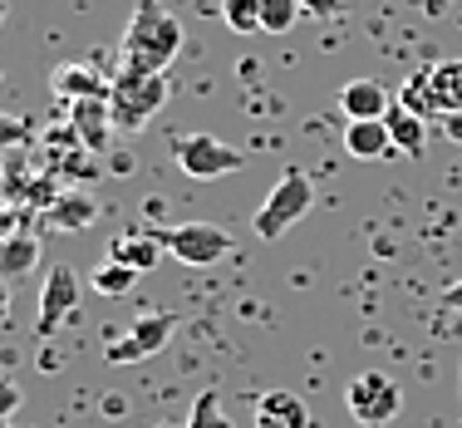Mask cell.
Returning a JSON list of instances; mask_svg holds the SVG:
<instances>
[{
    "label": "cell",
    "instance_id": "1",
    "mask_svg": "<svg viewBox=\"0 0 462 428\" xmlns=\"http://www.w3.org/2000/svg\"><path fill=\"white\" fill-rule=\"evenodd\" d=\"M182 50V25L158 0H138L118 40V70L124 74H168V64Z\"/></svg>",
    "mask_w": 462,
    "mask_h": 428
},
{
    "label": "cell",
    "instance_id": "2",
    "mask_svg": "<svg viewBox=\"0 0 462 428\" xmlns=\"http://www.w3.org/2000/svg\"><path fill=\"white\" fill-rule=\"evenodd\" d=\"M310 207H315V182H310V172H305V168H295V163H291V168L276 178V188L266 192V202L256 207L251 232H256L261 241H281L305 212H310Z\"/></svg>",
    "mask_w": 462,
    "mask_h": 428
},
{
    "label": "cell",
    "instance_id": "3",
    "mask_svg": "<svg viewBox=\"0 0 462 428\" xmlns=\"http://www.w3.org/2000/svg\"><path fill=\"white\" fill-rule=\"evenodd\" d=\"M168 74H114V84H108V108H114V128H124V134H143V128L152 124V118L162 114V104H168Z\"/></svg>",
    "mask_w": 462,
    "mask_h": 428
},
{
    "label": "cell",
    "instance_id": "4",
    "mask_svg": "<svg viewBox=\"0 0 462 428\" xmlns=\"http://www.w3.org/2000/svg\"><path fill=\"white\" fill-rule=\"evenodd\" d=\"M399 104L423 118H448L462 114V60H438L423 74H413L399 89Z\"/></svg>",
    "mask_w": 462,
    "mask_h": 428
},
{
    "label": "cell",
    "instance_id": "5",
    "mask_svg": "<svg viewBox=\"0 0 462 428\" xmlns=\"http://www.w3.org/2000/svg\"><path fill=\"white\" fill-rule=\"evenodd\" d=\"M172 163L197 182H212V178H226V172H241L246 168V153L231 148V143L212 138V134H172Z\"/></svg>",
    "mask_w": 462,
    "mask_h": 428
},
{
    "label": "cell",
    "instance_id": "6",
    "mask_svg": "<svg viewBox=\"0 0 462 428\" xmlns=\"http://www.w3.org/2000/svg\"><path fill=\"white\" fill-rule=\"evenodd\" d=\"M345 404H349V419H355L359 428H383V423L399 419L403 389H399L389 375H379V369H365V375L349 379Z\"/></svg>",
    "mask_w": 462,
    "mask_h": 428
},
{
    "label": "cell",
    "instance_id": "7",
    "mask_svg": "<svg viewBox=\"0 0 462 428\" xmlns=\"http://www.w3.org/2000/svg\"><path fill=\"white\" fill-rule=\"evenodd\" d=\"M172 330H178V315L148 311V315H138V321L128 325V335L108 340L104 359L108 365H138V359H148V355H162V345L172 340Z\"/></svg>",
    "mask_w": 462,
    "mask_h": 428
},
{
    "label": "cell",
    "instance_id": "8",
    "mask_svg": "<svg viewBox=\"0 0 462 428\" xmlns=\"http://www.w3.org/2000/svg\"><path fill=\"white\" fill-rule=\"evenodd\" d=\"M79 311V271L64 266V261H54L45 285H40V305H35V335L50 340L54 330H60L69 315Z\"/></svg>",
    "mask_w": 462,
    "mask_h": 428
},
{
    "label": "cell",
    "instance_id": "9",
    "mask_svg": "<svg viewBox=\"0 0 462 428\" xmlns=\"http://www.w3.org/2000/svg\"><path fill=\"white\" fill-rule=\"evenodd\" d=\"M162 247H168L182 266H217L231 251V237L212 222H182V227H162Z\"/></svg>",
    "mask_w": 462,
    "mask_h": 428
},
{
    "label": "cell",
    "instance_id": "10",
    "mask_svg": "<svg viewBox=\"0 0 462 428\" xmlns=\"http://www.w3.org/2000/svg\"><path fill=\"white\" fill-rule=\"evenodd\" d=\"M69 108V128L79 134V143L89 153H104L108 148V134H114V108H108V94H98V98H74V104H64Z\"/></svg>",
    "mask_w": 462,
    "mask_h": 428
},
{
    "label": "cell",
    "instance_id": "11",
    "mask_svg": "<svg viewBox=\"0 0 462 428\" xmlns=\"http://www.w3.org/2000/svg\"><path fill=\"white\" fill-rule=\"evenodd\" d=\"M345 153L355 163H383L399 148H393V134H389L383 118H349L345 124Z\"/></svg>",
    "mask_w": 462,
    "mask_h": 428
},
{
    "label": "cell",
    "instance_id": "12",
    "mask_svg": "<svg viewBox=\"0 0 462 428\" xmlns=\"http://www.w3.org/2000/svg\"><path fill=\"white\" fill-rule=\"evenodd\" d=\"M162 232H143V227H128V232H118L114 241H108V256L124 261V266H134L138 276H148L152 266L162 261Z\"/></svg>",
    "mask_w": 462,
    "mask_h": 428
},
{
    "label": "cell",
    "instance_id": "13",
    "mask_svg": "<svg viewBox=\"0 0 462 428\" xmlns=\"http://www.w3.org/2000/svg\"><path fill=\"white\" fill-rule=\"evenodd\" d=\"M256 428H310V409L291 389H266L256 399Z\"/></svg>",
    "mask_w": 462,
    "mask_h": 428
},
{
    "label": "cell",
    "instance_id": "14",
    "mask_svg": "<svg viewBox=\"0 0 462 428\" xmlns=\"http://www.w3.org/2000/svg\"><path fill=\"white\" fill-rule=\"evenodd\" d=\"M98 222V202L89 192H60L45 207V227L50 232H89Z\"/></svg>",
    "mask_w": 462,
    "mask_h": 428
},
{
    "label": "cell",
    "instance_id": "15",
    "mask_svg": "<svg viewBox=\"0 0 462 428\" xmlns=\"http://www.w3.org/2000/svg\"><path fill=\"white\" fill-rule=\"evenodd\" d=\"M35 266H40V237L30 232V227L0 237V281L15 285V281H25Z\"/></svg>",
    "mask_w": 462,
    "mask_h": 428
},
{
    "label": "cell",
    "instance_id": "16",
    "mask_svg": "<svg viewBox=\"0 0 462 428\" xmlns=\"http://www.w3.org/2000/svg\"><path fill=\"white\" fill-rule=\"evenodd\" d=\"M108 84L114 79H104L94 64H60V70L50 74V89L60 94L64 104H74V98H98V94H108Z\"/></svg>",
    "mask_w": 462,
    "mask_h": 428
},
{
    "label": "cell",
    "instance_id": "17",
    "mask_svg": "<svg viewBox=\"0 0 462 428\" xmlns=\"http://www.w3.org/2000/svg\"><path fill=\"white\" fill-rule=\"evenodd\" d=\"M389 89H383L379 79H349L345 89H339V108H345V118H383L389 114Z\"/></svg>",
    "mask_w": 462,
    "mask_h": 428
},
{
    "label": "cell",
    "instance_id": "18",
    "mask_svg": "<svg viewBox=\"0 0 462 428\" xmlns=\"http://www.w3.org/2000/svg\"><path fill=\"white\" fill-rule=\"evenodd\" d=\"M383 124H389V134H393V148H403V158H418V153L428 148V118L413 114V108H403L399 98L389 104Z\"/></svg>",
    "mask_w": 462,
    "mask_h": 428
},
{
    "label": "cell",
    "instance_id": "19",
    "mask_svg": "<svg viewBox=\"0 0 462 428\" xmlns=\"http://www.w3.org/2000/svg\"><path fill=\"white\" fill-rule=\"evenodd\" d=\"M134 281H138V271H134V266H124V261H114V256H108L104 266H94V271H89V285H94L98 295H108V301L128 295V291H134Z\"/></svg>",
    "mask_w": 462,
    "mask_h": 428
},
{
    "label": "cell",
    "instance_id": "20",
    "mask_svg": "<svg viewBox=\"0 0 462 428\" xmlns=\"http://www.w3.org/2000/svg\"><path fill=\"white\" fill-rule=\"evenodd\" d=\"M187 428H236L226 419V409H222V394L217 389H202L192 399V414H187Z\"/></svg>",
    "mask_w": 462,
    "mask_h": 428
},
{
    "label": "cell",
    "instance_id": "21",
    "mask_svg": "<svg viewBox=\"0 0 462 428\" xmlns=\"http://www.w3.org/2000/svg\"><path fill=\"white\" fill-rule=\"evenodd\" d=\"M305 15L300 0H261V35H285Z\"/></svg>",
    "mask_w": 462,
    "mask_h": 428
},
{
    "label": "cell",
    "instance_id": "22",
    "mask_svg": "<svg viewBox=\"0 0 462 428\" xmlns=\"http://www.w3.org/2000/svg\"><path fill=\"white\" fill-rule=\"evenodd\" d=\"M222 20L236 35H256L261 30V0H222Z\"/></svg>",
    "mask_w": 462,
    "mask_h": 428
},
{
    "label": "cell",
    "instance_id": "23",
    "mask_svg": "<svg viewBox=\"0 0 462 428\" xmlns=\"http://www.w3.org/2000/svg\"><path fill=\"white\" fill-rule=\"evenodd\" d=\"M30 138H35V128H30L25 118H10V114H0V148H25Z\"/></svg>",
    "mask_w": 462,
    "mask_h": 428
},
{
    "label": "cell",
    "instance_id": "24",
    "mask_svg": "<svg viewBox=\"0 0 462 428\" xmlns=\"http://www.w3.org/2000/svg\"><path fill=\"white\" fill-rule=\"evenodd\" d=\"M20 399H25V394H20V384H15V379H5V375H0V428H5L10 419H15V409H20Z\"/></svg>",
    "mask_w": 462,
    "mask_h": 428
},
{
    "label": "cell",
    "instance_id": "25",
    "mask_svg": "<svg viewBox=\"0 0 462 428\" xmlns=\"http://www.w3.org/2000/svg\"><path fill=\"white\" fill-rule=\"evenodd\" d=\"M300 5H305V15H339V10H345V0H300Z\"/></svg>",
    "mask_w": 462,
    "mask_h": 428
},
{
    "label": "cell",
    "instance_id": "26",
    "mask_svg": "<svg viewBox=\"0 0 462 428\" xmlns=\"http://www.w3.org/2000/svg\"><path fill=\"white\" fill-rule=\"evenodd\" d=\"M10 232H20V217H15V207H0V237H10Z\"/></svg>",
    "mask_w": 462,
    "mask_h": 428
},
{
    "label": "cell",
    "instance_id": "27",
    "mask_svg": "<svg viewBox=\"0 0 462 428\" xmlns=\"http://www.w3.org/2000/svg\"><path fill=\"white\" fill-rule=\"evenodd\" d=\"M443 311H462V276L443 291Z\"/></svg>",
    "mask_w": 462,
    "mask_h": 428
},
{
    "label": "cell",
    "instance_id": "28",
    "mask_svg": "<svg viewBox=\"0 0 462 428\" xmlns=\"http://www.w3.org/2000/svg\"><path fill=\"white\" fill-rule=\"evenodd\" d=\"M443 134L462 143V114H448V118H443Z\"/></svg>",
    "mask_w": 462,
    "mask_h": 428
},
{
    "label": "cell",
    "instance_id": "29",
    "mask_svg": "<svg viewBox=\"0 0 462 428\" xmlns=\"http://www.w3.org/2000/svg\"><path fill=\"white\" fill-rule=\"evenodd\" d=\"M5 311H10V281H0V321H5Z\"/></svg>",
    "mask_w": 462,
    "mask_h": 428
},
{
    "label": "cell",
    "instance_id": "30",
    "mask_svg": "<svg viewBox=\"0 0 462 428\" xmlns=\"http://www.w3.org/2000/svg\"><path fill=\"white\" fill-rule=\"evenodd\" d=\"M0 25H5V0H0Z\"/></svg>",
    "mask_w": 462,
    "mask_h": 428
}]
</instances>
